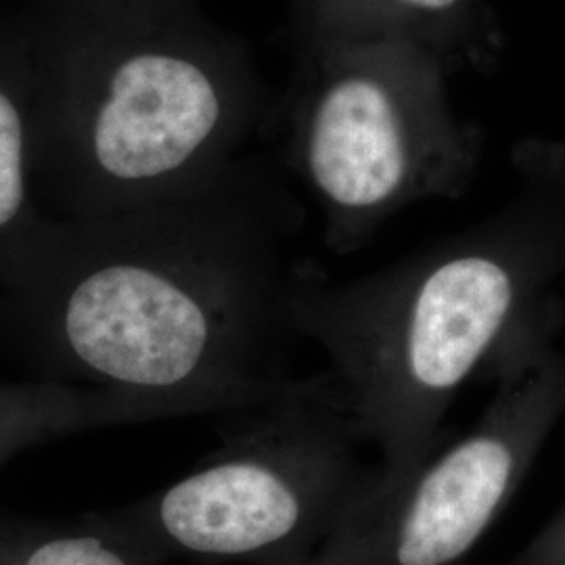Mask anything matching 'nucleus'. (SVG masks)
Masks as SVG:
<instances>
[{
  "label": "nucleus",
  "mask_w": 565,
  "mask_h": 565,
  "mask_svg": "<svg viewBox=\"0 0 565 565\" xmlns=\"http://www.w3.org/2000/svg\"><path fill=\"white\" fill-rule=\"evenodd\" d=\"M452 72L403 39L298 44L285 99V162L323 210L324 243L348 254L404 207L461 198L480 158L457 116Z\"/></svg>",
  "instance_id": "7ed1b4c3"
},
{
  "label": "nucleus",
  "mask_w": 565,
  "mask_h": 565,
  "mask_svg": "<svg viewBox=\"0 0 565 565\" xmlns=\"http://www.w3.org/2000/svg\"><path fill=\"white\" fill-rule=\"evenodd\" d=\"M296 44L403 39L461 70H488L501 39L484 0H289Z\"/></svg>",
  "instance_id": "39448f33"
},
{
  "label": "nucleus",
  "mask_w": 565,
  "mask_h": 565,
  "mask_svg": "<svg viewBox=\"0 0 565 565\" xmlns=\"http://www.w3.org/2000/svg\"><path fill=\"white\" fill-rule=\"evenodd\" d=\"M36 191L61 218L160 202L218 177L275 105L247 44L198 0H25Z\"/></svg>",
  "instance_id": "f257e3e1"
},
{
  "label": "nucleus",
  "mask_w": 565,
  "mask_h": 565,
  "mask_svg": "<svg viewBox=\"0 0 565 565\" xmlns=\"http://www.w3.org/2000/svg\"><path fill=\"white\" fill-rule=\"evenodd\" d=\"M25 565H126L97 539H57L39 546Z\"/></svg>",
  "instance_id": "1a4fd4ad"
},
{
  "label": "nucleus",
  "mask_w": 565,
  "mask_h": 565,
  "mask_svg": "<svg viewBox=\"0 0 565 565\" xmlns=\"http://www.w3.org/2000/svg\"><path fill=\"white\" fill-rule=\"evenodd\" d=\"M530 177L522 200L361 289L398 308L403 371L425 392L461 384L503 331L532 277L564 260V214L546 202L545 177L536 170Z\"/></svg>",
  "instance_id": "20e7f679"
},
{
  "label": "nucleus",
  "mask_w": 565,
  "mask_h": 565,
  "mask_svg": "<svg viewBox=\"0 0 565 565\" xmlns=\"http://www.w3.org/2000/svg\"><path fill=\"white\" fill-rule=\"evenodd\" d=\"M294 492L260 465L228 463L174 486L162 501L166 532L182 546L239 555L287 536L298 522Z\"/></svg>",
  "instance_id": "423d86ee"
},
{
  "label": "nucleus",
  "mask_w": 565,
  "mask_h": 565,
  "mask_svg": "<svg viewBox=\"0 0 565 565\" xmlns=\"http://www.w3.org/2000/svg\"><path fill=\"white\" fill-rule=\"evenodd\" d=\"M36 191V76L18 9H0V285L41 233Z\"/></svg>",
  "instance_id": "6e6552de"
},
{
  "label": "nucleus",
  "mask_w": 565,
  "mask_h": 565,
  "mask_svg": "<svg viewBox=\"0 0 565 565\" xmlns=\"http://www.w3.org/2000/svg\"><path fill=\"white\" fill-rule=\"evenodd\" d=\"M302 223L277 170L243 156L160 202L49 216L4 287L82 371L142 392L177 390L207 371L226 324L287 282Z\"/></svg>",
  "instance_id": "f03ea898"
},
{
  "label": "nucleus",
  "mask_w": 565,
  "mask_h": 565,
  "mask_svg": "<svg viewBox=\"0 0 565 565\" xmlns=\"http://www.w3.org/2000/svg\"><path fill=\"white\" fill-rule=\"evenodd\" d=\"M511 473L503 443L476 438L452 450L419 488L404 522L401 565H445L480 536Z\"/></svg>",
  "instance_id": "0eeeda50"
}]
</instances>
